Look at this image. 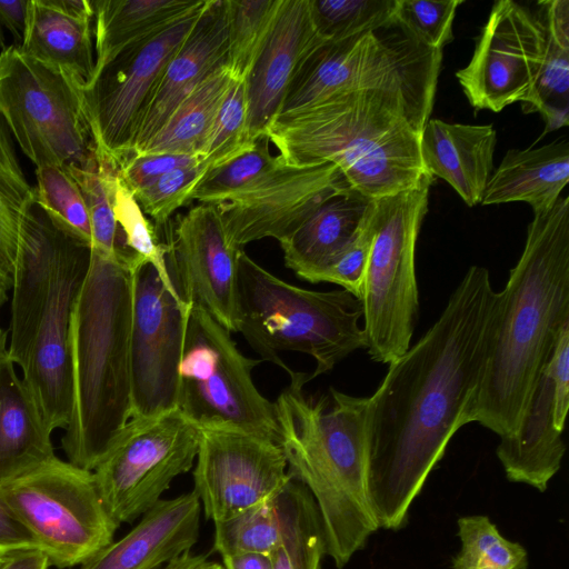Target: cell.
<instances>
[{
	"label": "cell",
	"instance_id": "1",
	"mask_svg": "<svg viewBox=\"0 0 569 569\" xmlns=\"http://www.w3.org/2000/svg\"><path fill=\"white\" fill-rule=\"evenodd\" d=\"M498 307L489 271L471 266L436 322L368 397V486L379 528L399 530L482 379Z\"/></svg>",
	"mask_w": 569,
	"mask_h": 569
},
{
	"label": "cell",
	"instance_id": "2",
	"mask_svg": "<svg viewBox=\"0 0 569 569\" xmlns=\"http://www.w3.org/2000/svg\"><path fill=\"white\" fill-rule=\"evenodd\" d=\"M569 325V198L533 213L522 253L498 292L488 356L468 410L499 437L512 433Z\"/></svg>",
	"mask_w": 569,
	"mask_h": 569
},
{
	"label": "cell",
	"instance_id": "3",
	"mask_svg": "<svg viewBox=\"0 0 569 569\" xmlns=\"http://www.w3.org/2000/svg\"><path fill=\"white\" fill-rule=\"evenodd\" d=\"M289 377L273 402L278 445L317 505L326 553L342 569L379 529L368 486V397L330 388V398L315 399L303 392L310 373Z\"/></svg>",
	"mask_w": 569,
	"mask_h": 569
},
{
	"label": "cell",
	"instance_id": "4",
	"mask_svg": "<svg viewBox=\"0 0 569 569\" xmlns=\"http://www.w3.org/2000/svg\"><path fill=\"white\" fill-rule=\"evenodd\" d=\"M129 250L90 248L69 325L72 409L61 437L67 460L92 471L131 419L132 274Z\"/></svg>",
	"mask_w": 569,
	"mask_h": 569
},
{
	"label": "cell",
	"instance_id": "5",
	"mask_svg": "<svg viewBox=\"0 0 569 569\" xmlns=\"http://www.w3.org/2000/svg\"><path fill=\"white\" fill-rule=\"evenodd\" d=\"M428 120L397 94L365 90L278 116L267 137L286 164L331 162L351 188L378 199L415 187L427 172L420 134Z\"/></svg>",
	"mask_w": 569,
	"mask_h": 569
},
{
	"label": "cell",
	"instance_id": "6",
	"mask_svg": "<svg viewBox=\"0 0 569 569\" xmlns=\"http://www.w3.org/2000/svg\"><path fill=\"white\" fill-rule=\"evenodd\" d=\"M239 332L260 355L289 375L280 351L309 355L316 361L310 379L331 371L366 349L361 301L347 290L305 289L274 276L242 249L239 252Z\"/></svg>",
	"mask_w": 569,
	"mask_h": 569
},
{
	"label": "cell",
	"instance_id": "7",
	"mask_svg": "<svg viewBox=\"0 0 569 569\" xmlns=\"http://www.w3.org/2000/svg\"><path fill=\"white\" fill-rule=\"evenodd\" d=\"M442 51L421 43L395 17L378 29L325 41L300 62L279 116L330 98L378 90L403 98L430 119Z\"/></svg>",
	"mask_w": 569,
	"mask_h": 569
},
{
	"label": "cell",
	"instance_id": "8",
	"mask_svg": "<svg viewBox=\"0 0 569 569\" xmlns=\"http://www.w3.org/2000/svg\"><path fill=\"white\" fill-rule=\"evenodd\" d=\"M433 181L427 171L415 187L372 201L359 300L366 349L377 362L389 365L410 348L419 311L416 243Z\"/></svg>",
	"mask_w": 569,
	"mask_h": 569
},
{
	"label": "cell",
	"instance_id": "9",
	"mask_svg": "<svg viewBox=\"0 0 569 569\" xmlns=\"http://www.w3.org/2000/svg\"><path fill=\"white\" fill-rule=\"evenodd\" d=\"M84 82L19 47L0 52V118L37 168L80 166L94 151Z\"/></svg>",
	"mask_w": 569,
	"mask_h": 569
},
{
	"label": "cell",
	"instance_id": "10",
	"mask_svg": "<svg viewBox=\"0 0 569 569\" xmlns=\"http://www.w3.org/2000/svg\"><path fill=\"white\" fill-rule=\"evenodd\" d=\"M7 506L58 569L81 566L113 541L92 471L57 456L0 486Z\"/></svg>",
	"mask_w": 569,
	"mask_h": 569
},
{
	"label": "cell",
	"instance_id": "11",
	"mask_svg": "<svg viewBox=\"0 0 569 569\" xmlns=\"http://www.w3.org/2000/svg\"><path fill=\"white\" fill-rule=\"evenodd\" d=\"M231 332L191 305L179 363L177 408L197 426L227 425L278 443L274 403L257 389L252 370Z\"/></svg>",
	"mask_w": 569,
	"mask_h": 569
},
{
	"label": "cell",
	"instance_id": "12",
	"mask_svg": "<svg viewBox=\"0 0 569 569\" xmlns=\"http://www.w3.org/2000/svg\"><path fill=\"white\" fill-rule=\"evenodd\" d=\"M199 438V426L179 408L129 420L92 470L118 526L142 517L173 479L192 468Z\"/></svg>",
	"mask_w": 569,
	"mask_h": 569
},
{
	"label": "cell",
	"instance_id": "13",
	"mask_svg": "<svg viewBox=\"0 0 569 569\" xmlns=\"http://www.w3.org/2000/svg\"><path fill=\"white\" fill-rule=\"evenodd\" d=\"M191 305L170 273L140 260L132 274L131 418L177 408L179 363Z\"/></svg>",
	"mask_w": 569,
	"mask_h": 569
},
{
	"label": "cell",
	"instance_id": "14",
	"mask_svg": "<svg viewBox=\"0 0 569 569\" xmlns=\"http://www.w3.org/2000/svg\"><path fill=\"white\" fill-rule=\"evenodd\" d=\"M204 3L202 0L168 28L120 51L84 83V110L93 143L117 166L132 153L144 107Z\"/></svg>",
	"mask_w": 569,
	"mask_h": 569
},
{
	"label": "cell",
	"instance_id": "15",
	"mask_svg": "<svg viewBox=\"0 0 569 569\" xmlns=\"http://www.w3.org/2000/svg\"><path fill=\"white\" fill-rule=\"evenodd\" d=\"M199 428L193 491L207 519L231 518L274 497L292 479L270 439L227 425Z\"/></svg>",
	"mask_w": 569,
	"mask_h": 569
},
{
	"label": "cell",
	"instance_id": "16",
	"mask_svg": "<svg viewBox=\"0 0 569 569\" xmlns=\"http://www.w3.org/2000/svg\"><path fill=\"white\" fill-rule=\"evenodd\" d=\"M539 19L510 0L495 2L469 63L456 77L475 110L499 112L523 102L543 58Z\"/></svg>",
	"mask_w": 569,
	"mask_h": 569
},
{
	"label": "cell",
	"instance_id": "17",
	"mask_svg": "<svg viewBox=\"0 0 569 569\" xmlns=\"http://www.w3.org/2000/svg\"><path fill=\"white\" fill-rule=\"evenodd\" d=\"M89 262L90 246L59 228L49 299L22 370V380L51 432L64 430L71 417L70 315Z\"/></svg>",
	"mask_w": 569,
	"mask_h": 569
},
{
	"label": "cell",
	"instance_id": "18",
	"mask_svg": "<svg viewBox=\"0 0 569 569\" xmlns=\"http://www.w3.org/2000/svg\"><path fill=\"white\" fill-rule=\"evenodd\" d=\"M166 258L182 298L239 332L238 263L217 204L201 203L167 229Z\"/></svg>",
	"mask_w": 569,
	"mask_h": 569
},
{
	"label": "cell",
	"instance_id": "19",
	"mask_svg": "<svg viewBox=\"0 0 569 569\" xmlns=\"http://www.w3.org/2000/svg\"><path fill=\"white\" fill-rule=\"evenodd\" d=\"M348 184L331 162H284L253 189L217 204L230 242L243 246L263 238L291 236L333 192Z\"/></svg>",
	"mask_w": 569,
	"mask_h": 569
},
{
	"label": "cell",
	"instance_id": "20",
	"mask_svg": "<svg viewBox=\"0 0 569 569\" xmlns=\"http://www.w3.org/2000/svg\"><path fill=\"white\" fill-rule=\"evenodd\" d=\"M569 408V325L561 330L518 428L500 437L497 457L507 479L540 492L561 467Z\"/></svg>",
	"mask_w": 569,
	"mask_h": 569
},
{
	"label": "cell",
	"instance_id": "21",
	"mask_svg": "<svg viewBox=\"0 0 569 569\" xmlns=\"http://www.w3.org/2000/svg\"><path fill=\"white\" fill-rule=\"evenodd\" d=\"M325 41L313 26L309 0H281L268 38L244 79L252 142L267 136L300 62Z\"/></svg>",
	"mask_w": 569,
	"mask_h": 569
},
{
	"label": "cell",
	"instance_id": "22",
	"mask_svg": "<svg viewBox=\"0 0 569 569\" xmlns=\"http://www.w3.org/2000/svg\"><path fill=\"white\" fill-rule=\"evenodd\" d=\"M227 53L228 2L207 0L198 21L167 63L144 107L131 154L144 148L206 76L227 62Z\"/></svg>",
	"mask_w": 569,
	"mask_h": 569
},
{
	"label": "cell",
	"instance_id": "23",
	"mask_svg": "<svg viewBox=\"0 0 569 569\" xmlns=\"http://www.w3.org/2000/svg\"><path fill=\"white\" fill-rule=\"evenodd\" d=\"M200 512L194 491L161 499L126 536L110 542L80 569H159L196 545Z\"/></svg>",
	"mask_w": 569,
	"mask_h": 569
},
{
	"label": "cell",
	"instance_id": "24",
	"mask_svg": "<svg viewBox=\"0 0 569 569\" xmlns=\"http://www.w3.org/2000/svg\"><path fill=\"white\" fill-rule=\"evenodd\" d=\"M58 234L59 228L34 202L24 223L11 284L8 355L21 371L49 299Z\"/></svg>",
	"mask_w": 569,
	"mask_h": 569
},
{
	"label": "cell",
	"instance_id": "25",
	"mask_svg": "<svg viewBox=\"0 0 569 569\" xmlns=\"http://www.w3.org/2000/svg\"><path fill=\"white\" fill-rule=\"evenodd\" d=\"M92 0H29L19 49L87 83L94 70Z\"/></svg>",
	"mask_w": 569,
	"mask_h": 569
},
{
	"label": "cell",
	"instance_id": "26",
	"mask_svg": "<svg viewBox=\"0 0 569 569\" xmlns=\"http://www.w3.org/2000/svg\"><path fill=\"white\" fill-rule=\"evenodd\" d=\"M497 133L491 124L429 119L420 134L426 170L447 181L468 207L481 203L493 172Z\"/></svg>",
	"mask_w": 569,
	"mask_h": 569
},
{
	"label": "cell",
	"instance_id": "27",
	"mask_svg": "<svg viewBox=\"0 0 569 569\" xmlns=\"http://www.w3.org/2000/svg\"><path fill=\"white\" fill-rule=\"evenodd\" d=\"M372 200L349 184L333 192L291 236L279 241L286 267L313 283L355 238Z\"/></svg>",
	"mask_w": 569,
	"mask_h": 569
},
{
	"label": "cell",
	"instance_id": "28",
	"mask_svg": "<svg viewBox=\"0 0 569 569\" xmlns=\"http://www.w3.org/2000/svg\"><path fill=\"white\" fill-rule=\"evenodd\" d=\"M51 431L16 371L0 352V486L56 457Z\"/></svg>",
	"mask_w": 569,
	"mask_h": 569
},
{
	"label": "cell",
	"instance_id": "29",
	"mask_svg": "<svg viewBox=\"0 0 569 569\" xmlns=\"http://www.w3.org/2000/svg\"><path fill=\"white\" fill-rule=\"evenodd\" d=\"M569 181V143L510 149L492 172L481 204L523 201L533 213L553 207Z\"/></svg>",
	"mask_w": 569,
	"mask_h": 569
},
{
	"label": "cell",
	"instance_id": "30",
	"mask_svg": "<svg viewBox=\"0 0 569 569\" xmlns=\"http://www.w3.org/2000/svg\"><path fill=\"white\" fill-rule=\"evenodd\" d=\"M202 0H92L94 71L117 53L168 28Z\"/></svg>",
	"mask_w": 569,
	"mask_h": 569
},
{
	"label": "cell",
	"instance_id": "31",
	"mask_svg": "<svg viewBox=\"0 0 569 569\" xmlns=\"http://www.w3.org/2000/svg\"><path fill=\"white\" fill-rule=\"evenodd\" d=\"M234 79L227 62L213 69L177 106L138 153H173L202 158L220 106Z\"/></svg>",
	"mask_w": 569,
	"mask_h": 569
},
{
	"label": "cell",
	"instance_id": "32",
	"mask_svg": "<svg viewBox=\"0 0 569 569\" xmlns=\"http://www.w3.org/2000/svg\"><path fill=\"white\" fill-rule=\"evenodd\" d=\"M281 523L272 569H321L326 540L317 505L309 490L291 479L277 496Z\"/></svg>",
	"mask_w": 569,
	"mask_h": 569
},
{
	"label": "cell",
	"instance_id": "33",
	"mask_svg": "<svg viewBox=\"0 0 569 569\" xmlns=\"http://www.w3.org/2000/svg\"><path fill=\"white\" fill-rule=\"evenodd\" d=\"M34 188L19 162L13 139L0 118V278L10 287Z\"/></svg>",
	"mask_w": 569,
	"mask_h": 569
},
{
	"label": "cell",
	"instance_id": "34",
	"mask_svg": "<svg viewBox=\"0 0 569 569\" xmlns=\"http://www.w3.org/2000/svg\"><path fill=\"white\" fill-rule=\"evenodd\" d=\"M79 184L91 222V248L116 252L126 247L112 209V190L118 166L96 151L80 166H66Z\"/></svg>",
	"mask_w": 569,
	"mask_h": 569
},
{
	"label": "cell",
	"instance_id": "35",
	"mask_svg": "<svg viewBox=\"0 0 569 569\" xmlns=\"http://www.w3.org/2000/svg\"><path fill=\"white\" fill-rule=\"evenodd\" d=\"M283 160L272 154L267 136L234 159L209 170L194 187L191 200L219 204L241 196L263 181Z\"/></svg>",
	"mask_w": 569,
	"mask_h": 569
},
{
	"label": "cell",
	"instance_id": "36",
	"mask_svg": "<svg viewBox=\"0 0 569 569\" xmlns=\"http://www.w3.org/2000/svg\"><path fill=\"white\" fill-rule=\"evenodd\" d=\"M457 525L460 549L451 569L528 568L526 548L505 538L487 516H463Z\"/></svg>",
	"mask_w": 569,
	"mask_h": 569
},
{
	"label": "cell",
	"instance_id": "37",
	"mask_svg": "<svg viewBox=\"0 0 569 569\" xmlns=\"http://www.w3.org/2000/svg\"><path fill=\"white\" fill-rule=\"evenodd\" d=\"M227 64L236 79H246L276 20L281 0H227Z\"/></svg>",
	"mask_w": 569,
	"mask_h": 569
},
{
	"label": "cell",
	"instance_id": "38",
	"mask_svg": "<svg viewBox=\"0 0 569 569\" xmlns=\"http://www.w3.org/2000/svg\"><path fill=\"white\" fill-rule=\"evenodd\" d=\"M36 202L52 222L91 248L89 211L81 189L66 166L36 169Z\"/></svg>",
	"mask_w": 569,
	"mask_h": 569
},
{
	"label": "cell",
	"instance_id": "39",
	"mask_svg": "<svg viewBox=\"0 0 569 569\" xmlns=\"http://www.w3.org/2000/svg\"><path fill=\"white\" fill-rule=\"evenodd\" d=\"M277 496L214 522L213 549L221 556L241 552L270 556L281 537Z\"/></svg>",
	"mask_w": 569,
	"mask_h": 569
},
{
	"label": "cell",
	"instance_id": "40",
	"mask_svg": "<svg viewBox=\"0 0 569 569\" xmlns=\"http://www.w3.org/2000/svg\"><path fill=\"white\" fill-rule=\"evenodd\" d=\"M521 107L525 113L541 114L546 123L543 134L568 126L569 50L562 49L547 36L542 61Z\"/></svg>",
	"mask_w": 569,
	"mask_h": 569
},
{
	"label": "cell",
	"instance_id": "41",
	"mask_svg": "<svg viewBox=\"0 0 569 569\" xmlns=\"http://www.w3.org/2000/svg\"><path fill=\"white\" fill-rule=\"evenodd\" d=\"M313 26L326 41L375 30L396 17L398 0H309Z\"/></svg>",
	"mask_w": 569,
	"mask_h": 569
},
{
	"label": "cell",
	"instance_id": "42",
	"mask_svg": "<svg viewBox=\"0 0 569 569\" xmlns=\"http://www.w3.org/2000/svg\"><path fill=\"white\" fill-rule=\"evenodd\" d=\"M254 143L248 134L246 82L234 79L220 106L201 161L209 171L244 153Z\"/></svg>",
	"mask_w": 569,
	"mask_h": 569
},
{
	"label": "cell",
	"instance_id": "43",
	"mask_svg": "<svg viewBox=\"0 0 569 569\" xmlns=\"http://www.w3.org/2000/svg\"><path fill=\"white\" fill-rule=\"evenodd\" d=\"M112 209L123 246L152 263L160 273L168 274L166 246L159 241L153 224L118 173L112 190Z\"/></svg>",
	"mask_w": 569,
	"mask_h": 569
},
{
	"label": "cell",
	"instance_id": "44",
	"mask_svg": "<svg viewBox=\"0 0 569 569\" xmlns=\"http://www.w3.org/2000/svg\"><path fill=\"white\" fill-rule=\"evenodd\" d=\"M207 171L202 161L177 168L132 194L156 226L166 227L172 214L191 201L194 187Z\"/></svg>",
	"mask_w": 569,
	"mask_h": 569
},
{
	"label": "cell",
	"instance_id": "45",
	"mask_svg": "<svg viewBox=\"0 0 569 569\" xmlns=\"http://www.w3.org/2000/svg\"><path fill=\"white\" fill-rule=\"evenodd\" d=\"M462 0H398L396 18L425 46L442 51L453 39L452 24Z\"/></svg>",
	"mask_w": 569,
	"mask_h": 569
},
{
	"label": "cell",
	"instance_id": "46",
	"mask_svg": "<svg viewBox=\"0 0 569 569\" xmlns=\"http://www.w3.org/2000/svg\"><path fill=\"white\" fill-rule=\"evenodd\" d=\"M371 207L372 203L355 238L336 259L316 277L313 283L329 282L338 284L359 299L372 240Z\"/></svg>",
	"mask_w": 569,
	"mask_h": 569
},
{
	"label": "cell",
	"instance_id": "47",
	"mask_svg": "<svg viewBox=\"0 0 569 569\" xmlns=\"http://www.w3.org/2000/svg\"><path fill=\"white\" fill-rule=\"evenodd\" d=\"M201 157L173 153H134L118 164V174L127 188L136 193L161 176L182 167L201 162Z\"/></svg>",
	"mask_w": 569,
	"mask_h": 569
},
{
	"label": "cell",
	"instance_id": "48",
	"mask_svg": "<svg viewBox=\"0 0 569 569\" xmlns=\"http://www.w3.org/2000/svg\"><path fill=\"white\" fill-rule=\"evenodd\" d=\"M33 549H38L36 541L11 512L0 493V553L11 556Z\"/></svg>",
	"mask_w": 569,
	"mask_h": 569
},
{
	"label": "cell",
	"instance_id": "49",
	"mask_svg": "<svg viewBox=\"0 0 569 569\" xmlns=\"http://www.w3.org/2000/svg\"><path fill=\"white\" fill-rule=\"evenodd\" d=\"M539 12L536 16L541 22L546 36L559 47L569 50V1L549 0L540 1Z\"/></svg>",
	"mask_w": 569,
	"mask_h": 569
},
{
	"label": "cell",
	"instance_id": "50",
	"mask_svg": "<svg viewBox=\"0 0 569 569\" xmlns=\"http://www.w3.org/2000/svg\"><path fill=\"white\" fill-rule=\"evenodd\" d=\"M29 0L0 1V47L6 49V31L13 39L14 47H20L26 27Z\"/></svg>",
	"mask_w": 569,
	"mask_h": 569
},
{
	"label": "cell",
	"instance_id": "51",
	"mask_svg": "<svg viewBox=\"0 0 569 569\" xmlns=\"http://www.w3.org/2000/svg\"><path fill=\"white\" fill-rule=\"evenodd\" d=\"M221 557L224 569H272L269 555L241 552Z\"/></svg>",
	"mask_w": 569,
	"mask_h": 569
},
{
	"label": "cell",
	"instance_id": "52",
	"mask_svg": "<svg viewBox=\"0 0 569 569\" xmlns=\"http://www.w3.org/2000/svg\"><path fill=\"white\" fill-rule=\"evenodd\" d=\"M46 555L38 550H26L14 553L3 569H48Z\"/></svg>",
	"mask_w": 569,
	"mask_h": 569
},
{
	"label": "cell",
	"instance_id": "53",
	"mask_svg": "<svg viewBox=\"0 0 569 569\" xmlns=\"http://www.w3.org/2000/svg\"><path fill=\"white\" fill-rule=\"evenodd\" d=\"M210 565L206 555H193L191 551H187L171 560L162 569H208Z\"/></svg>",
	"mask_w": 569,
	"mask_h": 569
},
{
	"label": "cell",
	"instance_id": "54",
	"mask_svg": "<svg viewBox=\"0 0 569 569\" xmlns=\"http://www.w3.org/2000/svg\"><path fill=\"white\" fill-rule=\"evenodd\" d=\"M10 287L0 278V313L8 300ZM8 349V332L0 327V352Z\"/></svg>",
	"mask_w": 569,
	"mask_h": 569
},
{
	"label": "cell",
	"instance_id": "55",
	"mask_svg": "<svg viewBox=\"0 0 569 569\" xmlns=\"http://www.w3.org/2000/svg\"><path fill=\"white\" fill-rule=\"evenodd\" d=\"M13 555L9 556V555H1L0 553V569H3L6 567V565L9 562V560L11 559Z\"/></svg>",
	"mask_w": 569,
	"mask_h": 569
},
{
	"label": "cell",
	"instance_id": "56",
	"mask_svg": "<svg viewBox=\"0 0 569 569\" xmlns=\"http://www.w3.org/2000/svg\"><path fill=\"white\" fill-rule=\"evenodd\" d=\"M208 569H224V568L219 563L211 562V565Z\"/></svg>",
	"mask_w": 569,
	"mask_h": 569
}]
</instances>
